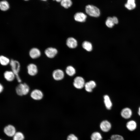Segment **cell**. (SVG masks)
<instances>
[{"instance_id":"17","label":"cell","mask_w":140,"mask_h":140,"mask_svg":"<svg viewBox=\"0 0 140 140\" xmlns=\"http://www.w3.org/2000/svg\"><path fill=\"white\" fill-rule=\"evenodd\" d=\"M126 127L130 131L135 130L137 127V124L134 121L131 120L128 121L126 124Z\"/></svg>"},{"instance_id":"19","label":"cell","mask_w":140,"mask_h":140,"mask_svg":"<svg viewBox=\"0 0 140 140\" xmlns=\"http://www.w3.org/2000/svg\"><path fill=\"white\" fill-rule=\"evenodd\" d=\"M104 102L106 108L110 109L112 106V103L109 96L105 95L104 96Z\"/></svg>"},{"instance_id":"24","label":"cell","mask_w":140,"mask_h":140,"mask_svg":"<svg viewBox=\"0 0 140 140\" xmlns=\"http://www.w3.org/2000/svg\"><path fill=\"white\" fill-rule=\"evenodd\" d=\"M91 140H101L102 137L101 134L98 132H95L92 134L91 136Z\"/></svg>"},{"instance_id":"6","label":"cell","mask_w":140,"mask_h":140,"mask_svg":"<svg viewBox=\"0 0 140 140\" xmlns=\"http://www.w3.org/2000/svg\"><path fill=\"white\" fill-rule=\"evenodd\" d=\"M85 81L83 78L81 76H77L74 80L73 85L74 86L78 89H81L85 86Z\"/></svg>"},{"instance_id":"25","label":"cell","mask_w":140,"mask_h":140,"mask_svg":"<svg viewBox=\"0 0 140 140\" xmlns=\"http://www.w3.org/2000/svg\"><path fill=\"white\" fill-rule=\"evenodd\" d=\"M60 2L61 5L66 9L70 7L72 4L71 0H62Z\"/></svg>"},{"instance_id":"27","label":"cell","mask_w":140,"mask_h":140,"mask_svg":"<svg viewBox=\"0 0 140 140\" xmlns=\"http://www.w3.org/2000/svg\"><path fill=\"white\" fill-rule=\"evenodd\" d=\"M24 138L23 134L21 132H16L13 136V140H23Z\"/></svg>"},{"instance_id":"2","label":"cell","mask_w":140,"mask_h":140,"mask_svg":"<svg viewBox=\"0 0 140 140\" xmlns=\"http://www.w3.org/2000/svg\"><path fill=\"white\" fill-rule=\"evenodd\" d=\"M30 87L25 83H19L15 88L16 94L19 96H22L27 95L30 92Z\"/></svg>"},{"instance_id":"9","label":"cell","mask_w":140,"mask_h":140,"mask_svg":"<svg viewBox=\"0 0 140 140\" xmlns=\"http://www.w3.org/2000/svg\"><path fill=\"white\" fill-rule=\"evenodd\" d=\"M3 75L4 78L8 82H12L16 79L15 75L11 70L5 71Z\"/></svg>"},{"instance_id":"7","label":"cell","mask_w":140,"mask_h":140,"mask_svg":"<svg viewBox=\"0 0 140 140\" xmlns=\"http://www.w3.org/2000/svg\"><path fill=\"white\" fill-rule=\"evenodd\" d=\"M52 77L55 80L59 81L62 80L64 78V74L63 71L60 69L54 70L52 72Z\"/></svg>"},{"instance_id":"22","label":"cell","mask_w":140,"mask_h":140,"mask_svg":"<svg viewBox=\"0 0 140 140\" xmlns=\"http://www.w3.org/2000/svg\"><path fill=\"white\" fill-rule=\"evenodd\" d=\"M9 5L8 3L6 1H1L0 3L1 10L3 11L8 10L9 8Z\"/></svg>"},{"instance_id":"1","label":"cell","mask_w":140,"mask_h":140,"mask_svg":"<svg viewBox=\"0 0 140 140\" xmlns=\"http://www.w3.org/2000/svg\"><path fill=\"white\" fill-rule=\"evenodd\" d=\"M9 64L11 70L15 75L16 79L17 81L19 83H22V80L19 75L20 68V63L17 60L11 59Z\"/></svg>"},{"instance_id":"10","label":"cell","mask_w":140,"mask_h":140,"mask_svg":"<svg viewBox=\"0 0 140 140\" xmlns=\"http://www.w3.org/2000/svg\"><path fill=\"white\" fill-rule=\"evenodd\" d=\"M41 55V52L38 48L33 47L31 48L29 52V55L32 59H35L39 58Z\"/></svg>"},{"instance_id":"5","label":"cell","mask_w":140,"mask_h":140,"mask_svg":"<svg viewBox=\"0 0 140 140\" xmlns=\"http://www.w3.org/2000/svg\"><path fill=\"white\" fill-rule=\"evenodd\" d=\"M27 69L28 74L32 76L36 75L38 72L37 66L35 64L33 63L29 64L27 65Z\"/></svg>"},{"instance_id":"26","label":"cell","mask_w":140,"mask_h":140,"mask_svg":"<svg viewBox=\"0 0 140 140\" xmlns=\"http://www.w3.org/2000/svg\"><path fill=\"white\" fill-rule=\"evenodd\" d=\"M105 24L108 27L110 28L112 27L115 24L113 21L112 17H108L106 20Z\"/></svg>"},{"instance_id":"18","label":"cell","mask_w":140,"mask_h":140,"mask_svg":"<svg viewBox=\"0 0 140 140\" xmlns=\"http://www.w3.org/2000/svg\"><path fill=\"white\" fill-rule=\"evenodd\" d=\"M10 60L9 58L5 56L1 55L0 57V64L3 66H6L10 64Z\"/></svg>"},{"instance_id":"14","label":"cell","mask_w":140,"mask_h":140,"mask_svg":"<svg viewBox=\"0 0 140 140\" xmlns=\"http://www.w3.org/2000/svg\"><path fill=\"white\" fill-rule=\"evenodd\" d=\"M66 44L67 46L69 48H74L77 46L78 43L75 39L73 37H70L67 39Z\"/></svg>"},{"instance_id":"15","label":"cell","mask_w":140,"mask_h":140,"mask_svg":"<svg viewBox=\"0 0 140 140\" xmlns=\"http://www.w3.org/2000/svg\"><path fill=\"white\" fill-rule=\"evenodd\" d=\"M132 115V111L130 108H124L121 112V116L125 119H127L130 118Z\"/></svg>"},{"instance_id":"3","label":"cell","mask_w":140,"mask_h":140,"mask_svg":"<svg viewBox=\"0 0 140 140\" xmlns=\"http://www.w3.org/2000/svg\"><path fill=\"white\" fill-rule=\"evenodd\" d=\"M85 11L87 14L92 17H97L100 15L99 9L92 5H87L85 7Z\"/></svg>"},{"instance_id":"29","label":"cell","mask_w":140,"mask_h":140,"mask_svg":"<svg viewBox=\"0 0 140 140\" xmlns=\"http://www.w3.org/2000/svg\"><path fill=\"white\" fill-rule=\"evenodd\" d=\"M67 140H78L77 137L73 134H71L68 136Z\"/></svg>"},{"instance_id":"21","label":"cell","mask_w":140,"mask_h":140,"mask_svg":"<svg viewBox=\"0 0 140 140\" xmlns=\"http://www.w3.org/2000/svg\"><path fill=\"white\" fill-rule=\"evenodd\" d=\"M82 46L84 49L88 52L92 51L93 49L92 44L90 42L87 41H84L82 43Z\"/></svg>"},{"instance_id":"13","label":"cell","mask_w":140,"mask_h":140,"mask_svg":"<svg viewBox=\"0 0 140 140\" xmlns=\"http://www.w3.org/2000/svg\"><path fill=\"white\" fill-rule=\"evenodd\" d=\"M87 16L82 12H78L76 13L74 16L75 20L78 22H85L87 18Z\"/></svg>"},{"instance_id":"28","label":"cell","mask_w":140,"mask_h":140,"mask_svg":"<svg viewBox=\"0 0 140 140\" xmlns=\"http://www.w3.org/2000/svg\"><path fill=\"white\" fill-rule=\"evenodd\" d=\"M109 140H124L123 137L118 135H114L111 137V139Z\"/></svg>"},{"instance_id":"20","label":"cell","mask_w":140,"mask_h":140,"mask_svg":"<svg viewBox=\"0 0 140 140\" xmlns=\"http://www.w3.org/2000/svg\"><path fill=\"white\" fill-rule=\"evenodd\" d=\"M135 0H128L127 3L125 4V7L130 10L134 9L136 7Z\"/></svg>"},{"instance_id":"4","label":"cell","mask_w":140,"mask_h":140,"mask_svg":"<svg viewBox=\"0 0 140 140\" xmlns=\"http://www.w3.org/2000/svg\"><path fill=\"white\" fill-rule=\"evenodd\" d=\"M30 96L33 100L39 101L43 99L44 97V94L41 90L38 89H35L30 92Z\"/></svg>"},{"instance_id":"36","label":"cell","mask_w":140,"mask_h":140,"mask_svg":"<svg viewBox=\"0 0 140 140\" xmlns=\"http://www.w3.org/2000/svg\"><path fill=\"white\" fill-rule=\"evenodd\" d=\"M0 140H1V139Z\"/></svg>"},{"instance_id":"16","label":"cell","mask_w":140,"mask_h":140,"mask_svg":"<svg viewBox=\"0 0 140 140\" xmlns=\"http://www.w3.org/2000/svg\"><path fill=\"white\" fill-rule=\"evenodd\" d=\"M96 86V83L93 81H90L85 83V85L86 90L88 92H91Z\"/></svg>"},{"instance_id":"33","label":"cell","mask_w":140,"mask_h":140,"mask_svg":"<svg viewBox=\"0 0 140 140\" xmlns=\"http://www.w3.org/2000/svg\"><path fill=\"white\" fill-rule=\"evenodd\" d=\"M53 1H56L57 2H61L62 0H53Z\"/></svg>"},{"instance_id":"34","label":"cell","mask_w":140,"mask_h":140,"mask_svg":"<svg viewBox=\"0 0 140 140\" xmlns=\"http://www.w3.org/2000/svg\"><path fill=\"white\" fill-rule=\"evenodd\" d=\"M41 0L43 1H46L47 0Z\"/></svg>"},{"instance_id":"32","label":"cell","mask_w":140,"mask_h":140,"mask_svg":"<svg viewBox=\"0 0 140 140\" xmlns=\"http://www.w3.org/2000/svg\"><path fill=\"white\" fill-rule=\"evenodd\" d=\"M138 114L140 116V107L138 109Z\"/></svg>"},{"instance_id":"31","label":"cell","mask_w":140,"mask_h":140,"mask_svg":"<svg viewBox=\"0 0 140 140\" xmlns=\"http://www.w3.org/2000/svg\"><path fill=\"white\" fill-rule=\"evenodd\" d=\"M4 90V87L2 84L1 83L0 84V93H2Z\"/></svg>"},{"instance_id":"8","label":"cell","mask_w":140,"mask_h":140,"mask_svg":"<svg viewBox=\"0 0 140 140\" xmlns=\"http://www.w3.org/2000/svg\"><path fill=\"white\" fill-rule=\"evenodd\" d=\"M44 53L47 57L50 58H54L57 54L58 50L55 48L49 47L45 50Z\"/></svg>"},{"instance_id":"30","label":"cell","mask_w":140,"mask_h":140,"mask_svg":"<svg viewBox=\"0 0 140 140\" xmlns=\"http://www.w3.org/2000/svg\"><path fill=\"white\" fill-rule=\"evenodd\" d=\"M113 21L115 24H118V21L117 18L116 17L114 16L112 17Z\"/></svg>"},{"instance_id":"23","label":"cell","mask_w":140,"mask_h":140,"mask_svg":"<svg viewBox=\"0 0 140 140\" xmlns=\"http://www.w3.org/2000/svg\"><path fill=\"white\" fill-rule=\"evenodd\" d=\"M66 72L67 74L69 76H73L75 73V70L73 66H67L66 69Z\"/></svg>"},{"instance_id":"12","label":"cell","mask_w":140,"mask_h":140,"mask_svg":"<svg viewBox=\"0 0 140 140\" xmlns=\"http://www.w3.org/2000/svg\"><path fill=\"white\" fill-rule=\"evenodd\" d=\"M4 131L6 135L10 137L13 136L16 133L15 128L11 125L6 126L4 128Z\"/></svg>"},{"instance_id":"35","label":"cell","mask_w":140,"mask_h":140,"mask_svg":"<svg viewBox=\"0 0 140 140\" xmlns=\"http://www.w3.org/2000/svg\"><path fill=\"white\" fill-rule=\"evenodd\" d=\"M24 0L25 1H28L29 0Z\"/></svg>"},{"instance_id":"11","label":"cell","mask_w":140,"mask_h":140,"mask_svg":"<svg viewBox=\"0 0 140 140\" xmlns=\"http://www.w3.org/2000/svg\"><path fill=\"white\" fill-rule=\"evenodd\" d=\"M100 127L103 131L106 132L108 131L110 129L111 124L108 121L104 120L102 121L100 123Z\"/></svg>"}]
</instances>
